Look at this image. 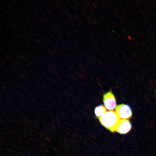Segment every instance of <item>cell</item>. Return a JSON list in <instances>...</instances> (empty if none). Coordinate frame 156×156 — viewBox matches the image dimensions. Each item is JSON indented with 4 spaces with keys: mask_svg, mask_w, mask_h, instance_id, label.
Returning a JSON list of instances; mask_svg holds the SVG:
<instances>
[{
    "mask_svg": "<svg viewBox=\"0 0 156 156\" xmlns=\"http://www.w3.org/2000/svg\"><path fill=\"white\" fill-rule=\"evenodd\" d=\"M98 118L102 125L112 132L115 131L120 120L116 113L112 111L107 112Z\"/></svg>",
    "mask_w": 156,
    "mask_h": 156,
    "instance_id": "cell-1",
    "label": "cell"
},
{
    "mask_svg": "<svg viewBox=\"0 0 156 156\" xmlns=\"http://www.w3.org/2000/svg\"><path fill=\"white\" fill-rule=\"evenodd\" d=\"M116 113L121 119H127L132 115V109L128 104H122L117 105L116 108Z\"/></svg>",
    "mask_w": 156,
    "mask_h": 156,
    "instance_id": "cell-2",
    "label": "cell"
},
{
    "mask_svg": "<svg viewBox=\"0 0 156 156\" xmlns=\"http://www.w3.org/2000/svg\"><path fill=\"white\" fill-rule=\"evenodd\" d=\"M103 102L105 107L108 110H112L116 107V100L111 90L104 94L103 96Z\"/></svg>",
    "mask_w": 156,
    "mask_h": 156,
    "instance_id": "cell-3",
    "label": "cell"
},
{
    "mask_svg": "<svg viewBox=\"0 0 156 156\" xmlns=\"http://www.w3.org/2000/svg\"><path fill=\"white\" fill-rule=\"evenodd\" d=\"M131 124L127 119H120L115 129L116 131L121 134H125L130 131L131 129Z\"/></svg>",
    "mask_w": 156,
    "mask_h": 156,
    "instance_id": "cell-4",
    "label": "cell"
},
{
    "mask_svg": "<svg viewBox=\"0 0 156 156\" xmlns=\"http://www.w3.org/2000/svg\"><path fill=\"white\" fill-rule=\"evenodd\" d=\"M94 114L98 118L107 112L105 107L101 105L96 107L94 109Z\"/></svg>",
    "mask_w": 156,
    "mask_h": 156,
    "instance_id": "cell-5",
    "label": "cell"
},
{
    "mask_svg": "<svg viewBox=\"0 0 156 156\" xmlns=\"http://www.w3.org/2000/svg\"><path fill=\"white\" fill-rule=\"evenodd\" d=\"M129 38H130V39H131V38H130V36L129 37Z\"/></svg>",
    "mask_w": 156,
    "mask_h": 156,
    "instance_id": "cell-6",
    "label": "cell"
}]
</instances>
